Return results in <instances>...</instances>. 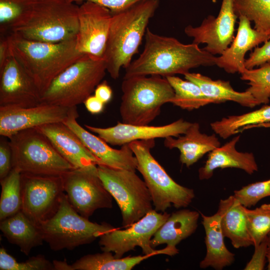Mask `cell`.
Here are the masks:
<instances>
[{"instance_id": "cell-17", "label": "cell", "mask_w": 270, "mask_h": 270, "mask_svg": "<svg viewBox=\"0 0 270 270\" xmlns=\"http://www.w3.org/2000/svg\"><path fill=\"white\" fill-rule=\"evenodd\" d=\"M36 83L10 56L0 68V106L30 107L42 103Z\"/></svg>"}, {"instance_id": "cell-19", "label": "cell", "mask_w": 270, "mask_h": 270, "mask_svg": "<svg viewBox=\"0 0 270 270\" xmlns=\"http://www.w3.org/2000/svg\"><path fill=\"white\" fill-rule=\"evenodd\" d=\"M78 116L76 110L64 124L80 138L86 147L98 160V164H103L114 168L136 171L137 160L128 144L120 149L110 147L104 140L86 130L77 122Z\"/></svg>"}, {"instance_id": "cell-31", "label": "cell", "mask_w": 270, "mask_h": 270, "mask_svg": "<svg viewBox=\"0 0 270 270\" xmlns=\"http://www.w3.org/2000/svg\"><path fill=\"white\" fill-rule=\"evenodd\" d=\"M174 94L170 103L182 109L192 110L210 104H216L206 96L198 85L192 82L175 76L166 77Z\"/></svg>"}, {"instance_id": "cell-41", "label": "cell", "mask_w": 270, "mask_h": 270, "mask_svg": "<svg viewBox=\"0 0 270 270\" xmlns=\"http://www.w3.org/2000/svg\"><path fill=\"white\" fill-rule=\"evenodd\" d=\"M268 238H264L258 245L254 246V252L250 260L247 263L244 270H262L267 261L266 253Z\"/></svg>"}, {"instance_id": "cell-43", "label": "cell", "mask_w": 270, "mask_h": 270, "mask_svg": "<svg viewBox=\"0 0 270 270\" xmlns=\"http://www.w3.org/2000/svg\"><path fill=\"white\" fill-rule=\"evenodd\" d=\"M94 95L104 104L110 102L112 96V90L106 80H102L96 86Z\"/></svg>"}, {"instance_id": "cell-8", "label": "cell", "mask_w": 270, "mask_h": 270, "mask_svg": "<svg viewBox=\"0 0 270 270\" xmlns=\"http://www.w3.org/2000/svg\"><path fill=\"white\" fill-rule=\"evenodd\" d=\"M8 140L12 168L21 174L61 176L75 168L58 153L48 138L36 128L20 131Z\"/></svg>"}, {"instance_id": "cell-40", "label": "cell", "mask_w": 270, "mask_h": 270, "mask_svg": "<svg viewBox=\"0 0 270 270\" xmlns=\"http://www.w3.org/2000/svg\"><path fill=\"white\" fill-rule=\"evenodd\" d=\"M8 139L2 136L0 140V181L6 178L12 169V152Z\"/></svg>"}, {"instance_id": "cell-44", "label": "cell", "mask_w": 270, "mask_h": 270, "mask_svg": "<svg viewBox=\"0 0 270 270\" xmlns=\"http://www.w3.org/2000/svg\"><path fill=\"white\" fill-rule=\"evenodd\" d=\"M84 104L86 110L92 114H97L102 112L105 105L94 95L89 96L84 101Z\"/></svg>"}, {"instance_id": "cell-20", "label": "cell", "mask_w": 270, "mask_h": 270, "mask_svg": "<svg viewBox=\"0 0 270 270\" xmlns=\"http://www.w3.org/2000/svg\"><path fill=\"white\" fill-rule=\"evenodd\" d=\"M36 128L48 138L58 153L75 168L97 167L98 160L63 122L47 124Z\"/></svg>"}, {"instance_id": "cell-45", "label": "cell", "mask_w": 270, "mask_h": 270, "mask_svg": "<svg viewBox=\"0 0 270 270\" xmlns=\"http://www.w3.org/2000/svg\"><path fill=\"white\" fill-rule=\"evenodd\" d=\"M10 56L8 34L1 35L0 38V68L2 67Z\"/></svg>"}, {"instance_id": "cell-28", "label": "cell", "mask_w": 270, "mask_h": 270, "mask_svg": "<svg viewBox=\"0 0 270 270\" xmlns=\"http://www.w3.org/2000/svg\"><path fill=\"white\" fill-rule=\"evenodd\" d=\"M154 256L144 254L116 258L112 252H102L84 256L72 264L66 261H53L55 270H131L143 260Z\"/></svg>"}, {"instance_id": "cell-30", "label": "cell", "mask_w": 270, "mask_h": 270, "mask_svg": "<svg viewBox=\"0 0 270 270\" xmlns=\"http://www.w3.org/2000/svg\"><path fill=\"white\" fill-rule=\"evenodd\" d=\"M270 122V105L240 115L230 116L210 124L212 129L222 138L232 135L254 126Z\"/></svg>"}, {"instance_id": "cell-48", "label": "cell", "mask_w": 270, "mask_h": 270, "mask_svg": "<svg viewBox=\"0 0 270 270\" xmlns=\"http://www.w3.org/2000/svg\"><path fill=\"white\" fill-rule=\"evenodd\" d=\"M268 240H270V232L268 234Z\"/></svg>"}, {"instance_id": "cell-33", "label": "cell", "mask_w": 270, "mask_h": 270, "mask_svg": "<svg viewBox=\"0 0 270 270\" xmlns=\"http://www.w3.org/2000/svg\"><path fill=\"white\" fill-rule=\"evenodd\" d=\"M0 221L21 210V173L12 168L8 175L0 180Z\"/></svg>"}, {"instance_id": "cell-42", "label": "cell", "mask_w": 270, "mask_h": 270, "mask_svg": "<svg viewBox=\"0 0 270 270\" xmlns=\"http://www.w3.org/2000/svg\"><path fill=\"white\" fill-rule=\"evenodd\" d=\"M76 4H82L86 1L92 2L108 9L115 13L126 9L142 0H68Z\"/></svg>"}, {"instance_id": "cell-18", "label": "cell", "mask_w": 270, "mask_h": 270, "mask_svg": "<svg viewBox=\"0 0 270 270\" xmlns=\"http://www.w3.org/2000/svg\"><path fill=\"white\" fill-rule=\"evenodd\" d=\"M191 124L179 119L161 126L134 125L118 122L114 126L105 128L88 124H84V126L108 144L122 146L136 140L178 137L185 133Z\"/></svg>"}, {"instance_id": "cell-25", "label": "cell", "mask_w": 270, "mask_h": 270, "mask_svg": "<svg viewBox=\"0 0 270 270\" xmlns=\"http://www.w3.org/2000/svg\"><path fill=\"white\" fill-rule=\"evenodd\" d=\"M202 218L206 236V254L200 262V267L206 268L212 267L221 270L230 266L234 261V254L226 247L220 222V218L216 212L207 216L200 212Z\"/></svg>"}, {"instance_id": "cell-14", "label": "cell", "mask_w": 270, "mask_h": 270, "mask_svg": "<svg viewBox=\"0 0 270 270\" xmlns=\"http://www.w3.org/2000/svg\"><path fill=\"white\" fill-rule=\"evenodd\" d=\"M112 17L107 8L86 1L79 6L76 48L81 54L104 59Z\"/></svg>"}, {"instance_id": "cell-22", "label": "cell", "mask_w": 270, "mask_h": 270, "mask_svg": "<svg viewBox=\"0 0 270 270\" xmlns=\"http://www.w3.org/2000/svg\"><path fill=\"white\" fill-rule=\"evenodd\" d=\"M178 137L164 138V145L170 149L178 148L180 152V160L190 167L205 154L220 146L218 138L214 134L208 135L200 131L198 122L192 123L185 133Z\"/></svg>"}, {"instance_id": "cell-5", "label": "cell", "mask_w": 270, "mask_h": 270, "mask_svg": "<svg viewBox=\"0 0 270 270\" xmlns=\"http://www.w3.org/2000/svg\"><path fill=\"white\" fill-rule=\"evenodd\" d=\"M78 7L68 0H32L27 21L12 32L28 40L50 43L76 38Z\"/></svg>"}, {"instance_id": "cell-6", "label": "cell", "mask_w": 270, "mask_h": 270, "mask_svg": "<svg viewBox=\"0 0 270 270\" xmlns=\"http://www.w3.org/2000/svg\"><path fill=\"white\" fill-rule=\"evenodd\" d=\"M106 72L104 59L84 54L53 80L42 94L41 102L68 108L76 106L92 95Z\"/></svg>"}, {"instance_id": "cell-3", "label": "cell", "mask_w": 270, "mask_h": 270, "mask_svg": "<svg viewBox=\"0 0 270 270\" xmlns=\"http://www.w3.org/2000/svg\"><path fill=\"white\" fill-rule=\"evenodd\" d=\"M10 55L32 78L42 95L53 80L84 54L76 48V38L50 43L8 34Z\"/></svg>"}, {"instance_id": "cell-36", "label": "cell", "mask_w": 270, "mask_h": 270, "mask_svg": "<svg viewBox=\"0 0 270 270\" xmlns=\"http://www.w3.org/2000/svg\"><path fill=\"white\" fill-rule=\"evenodd\" d=\"M247 228L254 246L268 237L270 232V204L255 209L245 207Z\"/></svg>"}, {"instance_id": "cell-34", "label": "cell", "mask_w": 270, "mask_h": 270, "mask_svg": "<svg viewBox=\"0 0 270 270\" xmlns=\"http://www.w3.org/2000/svg\"><path fill=\"white\" fill-rule=\"evenodd\" d=\"M236 14L254 23V28L270 37V0H234Z\"/></svg>"}, {"instance_id": "cell-27", "label": "cell", "mask_w": 270, "mask_h": 270, "mask_svg": "<svg viewBox=\"0 0 270 270\" xmlns=\"http://www.w3.org/2000/svg\"><path fill=\"white\" fill-rule=\"evenodd\" d=\"M0 230L10 243L18 246L26 256L44 242L40 227L22 210L1 220Z\"/></svg>"}, {"instance_id": "cell-39", "label": "cell", "mask_w": 270, "mask_h": 270, "mask_svg": "<svg viewBox=\"0 0 270 270\" xmlns=\"http://www.w3.org/2000/svg\"><path fill=\"white\" fill-rule=\"evenodd\" d=\"M266 63H270V40L265 42L262 46L254 48L249 58L246 60L244 66L250 70Z\"/></svg>"}, {"instance_id": "cell-10", "label": "cell", "mask_w": 270, "mask_h": 270, "mask_svg": "<svg viewBox=\"0 0 270 270\" xmlns=\"http://www.w3.org/2000/svg\"><path fill=\"white\" fill-rule=\"evenodd\" d=\"M98 176L120 210L122 226L126 228L152 210V202L144 180L135 171L98 164Z\"/></svg>"}, {"instance_id": "cell-13", "label": "cell", "mask_w": 270, "mask_h": 270, "mask_svg": "<svg viewBox=\"0 0 270 270\" xmlns=\"http://www.w3.org/2000/svg\"><path fill=\"white\" fill-rule=\"evenodd\" d=\"M60 176L70 204L81 216L89 218L98 209L112 207L113 198L98 176L97 167L74 168Z\"/></svg>"}, {"instance_id": "cell-21", "label": "cell", "mask_w": 270, "mask_h": 270, "mask_svg": "<svg viewBox=\"0 0 270 270\" xmlns=\"http://www.w3.org/2000/svg\"><path fill=\"white\" fill-rule=\"evenodd\" d=\"M236 36L230 46L216 58V65L229 74L240 73L246 68V53L259 44L269 40L270 37L254 28L246 16H240Z\"/></svg>"}, {"instance_id": "cell-11", "label": "cell", "mask_w": 270, "mask_h": 270, "mask_svg": "<svg viewBox=\"0 0 270 270\" xmlns=\"http://www.w3.org/2000/svg\"><path fill=\"white\" fill-rule=\"evenodd\" d=\"M170 214L152 209L144 217L124 230L114 228L102 234L98 244L102 252L114 253L116 258H122L136 246L141 248L144 254H166L173 256L178 250L168 246L159 250L150 246V240L156 231L166 222Z\"/></svg>"}, {"instance_id": "cell-47", "label": "cell", "mask_w": 270, "mask_h": 270, "mask_svg": "<svg viewBox=\"0 0 270 270\" xmlns=\"http://www.w3.org/2000/svg\"><path fill=\"white\" fill-rule=\"evenodd\" d=\"M255 127H266V128H270V122H267V123H264L262 124H260L258 125H256L255 126Z\"/></svg>"}, {"instance_id": "cell-37", "label": "cell", "mask_w": 270, "mask_h": 270, "mask_svg": "<svg viewBox=\"0 0 270 270\" xmlns=\"http://www.w3.org/2000/svg\"><path fill=\"white\" fill-rule=\"evenodd\" d=\"M0 270H54L52 262L44 255L38 254L24 262H18L8 253L4 248H0Z\"/></svg>"}, {"instance_id": "cell-2", "label": "cell", "mask_w": 270, "mask_h": 270, "mask_svg": "<svg viewBox=\"0 0 270 270\" xmlns=\"http://www.w3.org/2000/svg\"><path fill=\"white\" fill-rule=\"evenodd\" d=\"M160 0H142L120 12L112 13L104 60L111 78L117 79L126 68L139 47L150 19L159 7Z\"/></svg>"}, {"instance_id": "cell-32", "label": "cell", "mask_w": 270, "mask_h": 270, "mask_svg": "<svg viewBox=\"0 0 270 270\" xmlns=\"http://www.w3.org/2000/svg\"><path fill=\"white\" fill-rule=\"evenodd\" d=\"M32 0H0V32L8 34L27 21Z\"/></svg>"}, {"instance_id": "cell-24", "label": "cell", "mask_w": 270, "mask_h": 270, "mask_svg": "<svg viewBox=\"0 0 270 270\" xmlns=\"http://www.w3.org/2000/svg\"><path fill=\"white\" fill-rule=\"evenodd\" d=\"M216 212L224 236L230 240L234 248L254 246L247 228L245 207L233 195L220 200Z\"/></svg>"}, {"instance_id": "cell-38", "label": "cell", "mask_w": 270, "mask_h": 270, "mask_svg": "<svg viewBox=\"0 0 270 270\" xmlns=\"http://www.w3.org/2000/svg\"><path fill=\"white\" fill-rule=\"evenodd\" d=\"M233 196L244 207L254 206L262 199L270 196V178L244 186L234 190Z\"/></svg>"}, {"instance_id": "cell-12", "label": "cell", "mask_w": 270, "mask_h": 270, "mask_svg": "<svg viewBox=\"0 0 270 270\" xmlns=\"http://www.w3.org/2000/svg\"><path fill=\"white\" fill-rule=\"evenodd\" d=\"M21 210L40 226L57 212L64 194L60 176L21 174Z\"/></svg>"}, {"instance_id": "cell-35", "label": "cell", "mask_w": 270, "mask_h": 270, "mask_svg": "<svg viewBox=\"0 0 270 270\" xmlns=\"http://www.w3.org/2000/svg\"><path fill=\"white\" fill-rule=\"evenodd\" d=\"M240 74L242 80L248 81L250 86L246 90L251 94L258 105L268 104L270 98V63L256 69L245 68Z\"/></svg>"}, {"instance_id": "cell-16", "label": "cell", "mask_w": 270, "mask_h": 270, "mask_svg": "<svg viewBox=\"0 0 270 270\" xmlns=\"http://www.w3.org/2000/svg\"><path fill=\"white\" fill-rule=\"evenodd\" d=\"M238 18L234 0H222L216 17L210 15L204 20L200 26H188L184 31L186 36L193 38L192 43L198 45L206 44L204 50L214 56L220 55L234 38Z\"/></svg>"}, {"instance_id": "cell-29", "label": "cell", "mask_w": 270, "mask_h": 270, "mask_svg": "<svg viewBox=\"0 0 270 270\" xmlns=\"http://www.w3.org/2000/svg\"><path fill=\"white\" fill-rule=\"evenodd\" d=\"M184 76L186 80L198 85L203 93L214 100L216 104L232 101L250 108L258 106L256 101L250 92L247 90L244 92L236 91L228 81L213 80L199 73L189 72Z\"/></svg>"}, {"instance_id": "cell-46", "label": "cell", "mask_w": 270, "mask_h": 270, "mask_svg": "<svg viewBox=\"0 0 270 270\" xmlns=\"http://www.w3.org/2000/svg\"><path fill=\"white\" fill-rule=\"evenodd\" d=\"M266 260L268 263L267 268L268 270H270V240H268L267 253H266Z\"/></svg>"}, {"instance_id": "cell-23", "label": "cell", "mask_w": 270, "mask_h": 270, "mask_svg": "<svg viewBox=\"0 0 270 270\" xmlns=\"http://www.w3.org/2000/svg\"><path fill=\"white\" fill-rule=\"evenodd\" d=\"M240 136H234L230 142L208 153L204 165L198 170L200 180H208L218 168H236L241 169L249 174L258 171V166L252 152H240L236 146Z\"/></svg>"}, {"instance_id": "cell-15", "label": "cell", "mask_w": 270, "mask_h": 270, "mask_svg": "<svg viewBox=\"0 0 270 270\" xmlns=\"http://www.w3.org/2000/svg\"><path fill=\"white\" fill-rule=\"evenodd\" d=\"M76 109L43 102L30 107L0 106V135L8 139L23 130L64 123Z\"/></svg>"}, {"instance_id": "cell-7", "label": "cell", "mask_w": 270, "mask_h": 270, "mask_svg": "<svg viewBox=\"0 0 270 270\" xmlns=\"http://www.w3.org/2000/svg\"><path fill=\"white\" fill-rule=\"evenodd\" d=\"M128 144L136 158V170L150 194L154 210L164 212L172 205L176 208L188 206L195 196L194 190L176 182L154 158L150 150L154 146V139L136 140Z\"/></svg>"}, {"instance_id": "cell-1", "label": "cell", "mask_w": 270, "mask_h": 270, "mask_svg": "<svg viewBox=\"0 0 270 270\" xmlns=\"http://www.w3.org/2000/svg\"><path fill=\"white\" fill-rule=\"evenodd\" d=\"M142 52L125 68L124 78L157 75L164 78L184 75L200 66L216 65V58L198 44H184L172 37L160 36L147 28Z\"/></svg>"}, {"instance_id": "cell-26", "label": "cell", "mask_w": 270, "mask_h": 270, "mask_svg": "<svg viewBox=\"0 0 270 270\" xmlns=\"http://www.w3.org/2000/svg\"><path fill=\"white\" fill-rule=\"evenodd\" d=\"M200 214V212L184 208L172 212L153 236L151 246L154 248L166 244V246L176 248L182 240L195 232Z\"/></svg>"}, {"instance_id": "cell-9", "label": "cell", "mask_w": 270, "mask_h": 270, "mask_svg": "<svg viewBox=\"0 0 270 270\" xmlns=\"http://www.w3.org/2000/svg\"><path fill=\"white\" fill-rule=\"evenodd\" d=\"M44 242L54 251L72 250L92 243L114 228L110 224L93 222L79 214L64 194L56 213L39 226Z\"/></svg>"}, {"instance_id": "cell-4", "label": "cell", "mask_w": 270, "mask_h": 270, "mask_svg": "<svg viewBox=\"0 0 270 270\" xmlns=\"http://www.w3.org/2000/svg\"><path fill=\"white\" fill-rule=\"evenodd\" d=\"M120 107L122 122L148 125L160 114L161 108L170 103L174 90L166 78L140 76L124 78Z\"/></svg>"}]
</instances>
